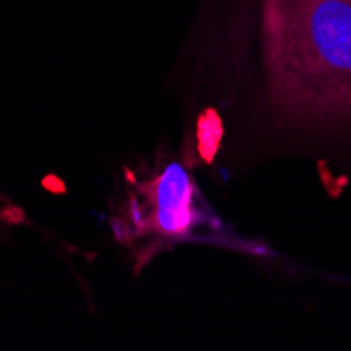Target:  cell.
<instances>
[{
	"label": "cell",
	"instance_id": "1",
	"mask_svg": "<svg viewBox=\"0 0 351 351\" xmlns=\"http://www.w3.org/2000/svg\"><path fill=\"white\" fill-rule=\"evenodd\" d=\"M165 93L198 179L307 165L351 187V0H198Z\"/></svg>",
	"mask_w": 351,
	"mask_h": 351
},
{
	"label": "cell",
	"instance_id": "2",
	"mask_svg": "<svg viewBox=\"0 0 351 351\" xmlns=\"http://www.w3.org/2000/svg\"><path fill=\"white\" fill-rule=\"evenodd\" d=\"M217 230L219 219L200 179L181 162L173 141L160 143L152 158L126 173L112 232L135 276L179 246L208 242Z\"/></svg>",
	"mask_w": 351,
	"mask_h": 351
}]
</instances>
